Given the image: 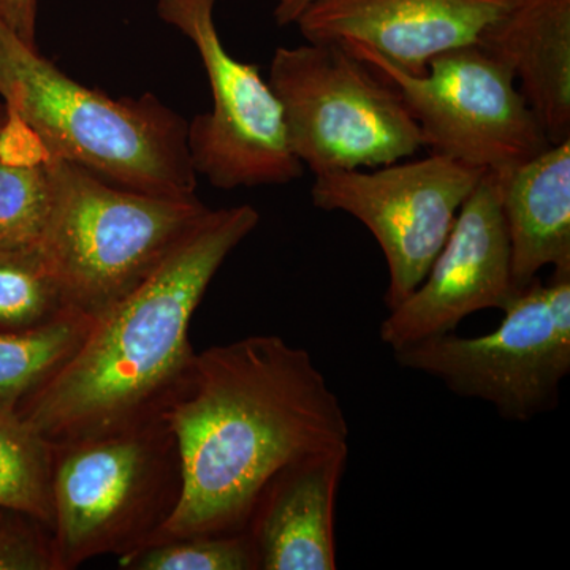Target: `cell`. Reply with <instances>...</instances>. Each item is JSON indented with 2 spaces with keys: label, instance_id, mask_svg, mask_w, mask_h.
Wrapping results in <instances>:
<instances>
[{
  "label": "cell",
  "instance_id": "12",
  "mask_svg": "<svg viewBox=\"0 0 570 570\" xmlns=\"http://www.w3.org/2000/svg\"><path fill=\"white\" fill-rule=\"evenodd\" d=\"M515 0H314L295 24L311 43H362L423 75L442 52L478 45Z\"/></svg>",
  "mask_w": 570,
  "mask_h": 570
},
{
  "label": "cell",
  "instance_id": "19",
  "mask_svg": "<svg viewBox=\"0 0 570 570\" xmlns=\"http://www.w3.org/2000/svg\"><path fill=\"white\" fill-rule=\"evenodd\" d=\"M126 570H261L249 532L163 540L118 558Z\"/></svg>",
  "mask_w": 570,
  "mask_h": 570
},
{
  "label": "cell",
  "instance_id": "11",
  "mask_svg": "<svg viewBox=\"0 0 570 570\" xmlns=\"http://www.w3.org/2000/svg\"><path fill=\"white\" fill-rule=\"evenodd\" d=\"M517 292L497 178L487 171L461 206L425 279L389 309L382 343L395 352L455 332L471 314L504 309Z\"/></svg>",
  "mask_w": 570,
  "mask_h": 570
},
{
  "label": "cell",
  "instance_id": "2",
  "mask_svg": "<svg viewBox=\"0 0 570 570\" xmlns=\"http://www.w3.org/2000/svg\"><path fill=\"white\" fill-rule=\"evenodd\" d=\"M261 223L250 205L208 209L151 275L96 317L78 351L18 414L51 445L160 419L194 365L189 325L225 258Z\"/></svg>",
  "mask_w": 570,
  "mask_h": 570
},
{
  "label": "cell",
  "instance_id": "20",
  "mask_svg": "<svg viewBox=\"0 0 570 570\" xmlns=\"http://www.w3.org/2000/svg\"><path fill=\"white\" fill-rule=\"evenodd\" d=\"M63 307L39 249L0 253V330L43 324Z\"/></svg>",
  "mask_w": 570,
  "mask_h": 570
},
{
  "label": "cell",
  "instance_id": "16",
  "mask_svg": "<svg viewBox=\"0 0 570 570\" xmlns=\"http://www.w3.org/2000/svg\"><path fill=\"white\" fill-rule=\"evenodd\" d=\"M96 317L63 307L43 324L0 330V406L18 409L81 346Z\"/></svg>",
  "mask_w": 570,
  "mask_h": 570
},
{
  "label": "cell",
  "instance_id": "14",
  "mask_svg": "<svg viewBox=\"0 0 570 570\" xmlns=\"http://www.w3.org/2000/svg\"><path fill=\"white\" fill-rule=\"evenodd\" d=\"M480 47L512 70L551 145L570 138V0H515Z\"/></svg>",
  "mask_w": 570,
  "mask_h": 570
},
{
  "label": "cell",
  "instance_id": "15",
  "mask_svg": "<svg viewBox=\"0 0 570 570\" xmlns=\"http://www.w3.org/2000/svg\"><path fill=\"white\" fill-rule=\"evenodd\" d=\"M494 178L517 288L547 266L570 272V138Z\"/></svg>",
  "mask_w": 570,
  "mask_h": 570
},
{
  "label": "cell",
  "instance_id": "9",
  "mask_svg": "<svg viewBox=\"0 0 570 570\" xmlns=\"http://www.w3.org/2000/svg\"><path fill=\"white\" fill-rule=\"evenodd\" d=\"M217 0H157L160 20L190 40L212 89L213 108L187 126L195 174L214 187L273 186L305 171L292 153L283 108L257 66L225 50L214 9Z\"/></svg>",
  "mask_w": 570,
  "mask_h": 570
},
{
  "label": "cell",
  "instance_id": "10",
  "mask_svg": "<svg viewBox=\"0 0 570 570\" xmlns=\"http://www.w3.org/2000/svg\"><path fill=\"white\" fill-rule=\"evenodd\" d=\"M487 171L431 154L373 171L314 175L311 198L318 209L351 214L376 238L389 268L384 295L395 307L425 279L448 242L461 206Z\"/></svg>",
  "mask_w": 570,
  "mask_h": 570
},
{
  "label": "cell",
  "instance_id": "23",
  "mask_svg": "<svg viewBox=\"0 0 570 570\" xmlns=\"http://www.w3.org/2000/svg\"><path fill=\"white\" fill-rule=\"evenodd\" d=\"M314 0H277L273 17L277 26L295 24Z\"/></svg>",
  "mask_w": 570,
  "mask_h": 570
},
{
  "label": "cell",
  "instance_id": "4",
  "mask_svg": "<svg viewBox=\"0 0 570 570\" xmlns=\"http://www.w3.org/2000/svg\"><path fill=\"white\" fill-rule=\"evenodd\" d=\"M51 214L39 253L63 306L97 317L151 275L208 206L124 189L50 156Z\"/></svg>",
  "mask_w": 570,
  "mask_h": 570
},
{
  "label": "cell",
  "instance_id": "3",
  "mask_svg": "<svg viewBox=\"0 0 570 570\" xmlns=\"http://www.w3.org/2000/svg\"><path fill=\"white\" fill-rule=\"evenodd\" d=\"M0 97L48 154L105 181L163 197H197L189 122L153 94L115 100L45 59L0 18Z\"/></svg>",
  "mask_w": 570,
  "mask_h": 570
},
{
  "label": "cell",
  "instance_id": "8",
  "mask_svg": "<svg viewBox=\"0 0 570 570\" xmlns=\"http://www.w3.org/2000/svg\"><path fill=\"white\" fill-rule=\"evenodd\" d=\"M341 45L395 86L431 153L501 174L551 145L512 70L480 45L442 52L423 75L401 70L365 45Z\"/></svg>",
  "mask_w": 570,
  "mask_h": 570
},
{
  "label": "cell",
  "instance_id": "13",
  "mask_svg": "<svg viewBox=\"0 0 570 570\" xmlns=\"http://www.w3.org/2000/svg\"><path fill=\"white\" fill-rule=\"evenodd\" d=\"M348 449L318 453L283 469L247 521L261 570H335V509Z\"/></svg>",
  "mask_w": 570,
  "mask_h": 570
},
{
  "label": "cell",
  "instance_id": "17",
  "mask_svg": "<svg viewBox=\"0 0 570 570\" xmlns=\"http://www.w3.org/2000/svg\"><path fill=\"white\" fill-rule=\"evenodd\" d=\"M52 445L17 409L0 406V508L52 527Z\"/></svg>",
  "mask_w": 570,
  "mask_h": 570
},
{
  "label": "cell",
  "instance_id": "7",
  "mask_svg": "<svg viewBox=\"0 0 570 570\" xmlns=\"http://www.w3.org/2000/svg\"><path fill=\"white\" fill-rule=\"evenodd\" d=\"M489 335L445 333L393 352L404 370L438 379L502 419L528 423L557 409L570 374V272L535 277L502 309Z\"/></svg>",
  "mask_w": 570,
  "mask_h": 570
},
{
  "label": "cell",
  "instance_id": "21",
  "mask_svg": "<svg viewBox=\"0 0 570 570\" xmlns=\"http://www.w3.org/2000/svg\"><path fill=\"white\" fill-rule=\"evenodd\" d=\"M0 570H58L50 528L0 508Z\"/></svg>",
  "mask_w": 570,
  "mask_h": 570
},
{
  "label": "cell",
  "instance_id": "24",
  "mask_svg": "<svg viewBox=\"0 0 570 570\" xmlns=\"http://www.w3.org/2000/svg\"><path fill=\"white\" fill-rule=\"evenodd\" d=\"M3 112H6V110H3L2 112H0V121H2Z\"/></svg>",
  "mask_w": 570,
  "mask_h": 570
},
{
  "label": "cell",
  "instance_id": "5",
  "mask_svg": "<svg viewBox=\"0 0 570 570\" xmlns=\"http://www.w3.org/2000/svg\"><path fill=\"white\" fill-rule=\"evenodd\" d=\"M52 453L58 570L148 547L181 498V461L163 419L52 445Z\"/></svg>",
  "mask_w": 570,
  "mask_h": 570
},
{
  "label": "cell",
  "instance_id": "22",
  "mask_svg": "<svg viewBox=\"0 0 570 570\" xmlns=\"http://www.w3.org/2000/svg\"><path fill=\"white\" fill-rule=\"evenodd\" d=\"M39 0H0V18L26 43L36 45Z\"/></svg>",
  "mask_w": 570,
  "mask_h": 570
},
{
  "label": "cell",
  "instance_id": "1",
  "mask_svg": "<svg viewBox=\"0 0 570 570\" xmlns=\"http://www.w3.org/2000/svg\"><path fill=\"white\" fill-rule=\"evenodd\" d=\"M160 419L178 448L183 490L153 543L245 531L276 474L348 449L351 436L340 397L313 356L276 335L195 354Z\"/></svg>",
  "mask_w": 570,
  "mask_h": 570
},
{
  "label": "cell",
  "instance_id": "18",
  "mask_svg": "<svg viewBox=\"0 0 570 570\" xmlns=\"http://www.w3.org/2000/svg\"><path fill=\"white\" fill-rule=\"evenodd\" d=\"M50 154L0 159V253L39 247L51 214Z\"/></svg>",
  "mask_w": 570,
  "mask_h": 570
},
{
  "label": "cell",
  "instance_id": "6",
  "mask_svg": "<svg viewBox=\"0 0 570 570\" xmlns=\"http://www.w3.org/2000/svg\"><path fill=\"white\" fill-rule=\"evenodd\" d=\"M268 82L283 108L292 153L313 175L382 167L425 148L395 86L344 45L277 48Z\"/></svg>",
  "mask_w": 570,
  "mask_h": 570
}]
</instances>
